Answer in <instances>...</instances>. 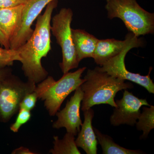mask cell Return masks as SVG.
I'll use <instances>...</instances> for the list:
<instances>
[{"mask_svg": "<svg viewBox=\"0 0 154 154\" xmlns=\"http://www.w3.org/2000/svg\"><path fill=\"white\" fill-rule=\"evenodd\" d=\"M57 4V0H53L46 6L44 14L37 17L36 27L30 38L17 49L22 59L24 74L28 81L36 84L41 82L48 75L41 61L51 49V20Z\"/></svg>", "mask_w": 154, "mask_h": 154, "instance_id": "1", "label": "cell"}, {"mask_svg": "<svg viewBox=\"0 0 154 154\" xmlns=\"http://www.w3.org/2000/svg\"><path fill=\"white\" fill-rule=\"evenodd\" d=\"M85 81L80 86L83 92L82 110L83 111L93 106L101 104L116 107L114 98L119 91L132 89L131 83L116 78L102 71L96 67L89 69L84 78Z\"/></svg>", "mask_w": 154, "mask_h": 154, "instance_id": "2", "label": "cell"}, {"mask_svg": "<svg viewBox=\"0 0 154 154\" xmlns=\"http://www.w3.org/2000/svg\"><path fill=\"white\" fill-rule=\"evenodd\" d=\"M108 19L119 18L137 37L154 33V14L146 11L136 0H106Z\"/></svg>", "mask_w": 154, "mask_h": 154, "instance_id": "3", "label": "cell"}, {"mask_svg": "<svg viewBox=\"0 0 154 154\" xmlns=\"http://www.w3.org/2000/svg\"><path fill=\"white\" fill-rule=\"evenodd\" d=\"M86 69L84 67L74 72L63 74L58 81L52 77H47L36 86L35 91L38 99L44 101L50 116H54L66 98L85 82L82 77Z\"/></svg>", "mask_w": 154, "mask_h": 154, "instance_id": "4", "label": "cell"}, {"mask_svg": "<svg viewBox=\"0 0 154 154\" xmlns=\"http://www.w3.org/2000/svg\"><path fill=\"white\" fill-rule=\"evenodd\" d=\"M73 13L72 9L63 8L51 18V31L60 46L62 61L59 65L63 74L78 67L80 62L77 57L73 41L71 28Z\"/></svg>", "mask_w": 154, "mask_h": 154, "instance_id": "5", "label": "cell"}, {"mask_svg": "<svg viewBox=\"0 0 154 154\" xmlns=\"http://www.w3.org/2000/svg\"><path fill=\"white\" fill-rule=\"evenodd\" d=\"M36 88L35 83L24 82L12 74L0 80V122H8L19 111L24 97Z\"/></svg>", "mask_w": 154, "mask_h": 154, "instance_id": "6", "label": "cell"}, {"mask_svg": "<svg viewBox=\"0 0 154 154\" xmlns=\"http://www.w3.org/2000/svg\"><path fill=\"white\" fill-rule=\"evenodd\" d=\"M143 45L141 39L135 37L119 54L107 61L99 68L112 76L136 83L145 88L150 94H154V84L150 76L152 67L150 68L148 74L142 75L129 72L125 66V61L127 54L132 48L142 47Z\"/></svg>", "mask_w": 154, "mask_h": 154, "instance_id": "7", "label": "cell"}, {"mask_svg": "<svg viewBox=\"0 0 154 154\" xmlns=\"http://www.w3.org/2000/svg\"><path fill=\"white\" fill-rule=\"evenodd\" d=\"M115 102L116 107L110 117V123L114 126L122 125L134 126L140 115L141 107L150 106L146 99H139L126 90L122 98Z\"/></svg>", "mask_w": 154, "mask_h": 154, "instance_id": "8", "label": "cell"}, {"mask_svg": "<svg viewBox=\"0 0 154 154\" xmlns=\"http://www.w3.org/2000/svg\"><path fill=\"white\" fill-rule=\"evenodd\" d=\"M53 0H27L24 5L20 28L9 40L10 48L17 49L23 45L32 35L33 22L43 9Z\"/></svg>", "mask_w": 154, "mask_h": 154, "instance_id": "9", "label": "cell"}, {"mask_svg": "<svg viewBox=\"0 0 154 154\" xmlns=\"http://www.w3.org/2000/svg\"><path fill=\"white\" fill-rule=\"evenodd\" d=\"M83 97V92L80 86L75 90L73 96L67 102L65 107L56 113L57 119L53 124L54 128H65L67 132L75 136L77 135L82 124L80 112Z\"/></svg>", "mask_w": 154, "mask_h": 154, "instance_id": "10", "label": "cell"}, {"mask_svg": "<svg viewBox=\"0 0 154 154\" xmlns=\"http://www.w3.org/2000/svg\"><path fill=\"white\" fill-rule=\"evenodd\" d=\"M135 37L136 36L129 32L124 40L114 38L99 39L93 55L94 61L96 64L102 66L107 61L119 54Z\"/></svg>", "mask_w": 154, "mask_h": 154, "instance_id": "11", "label": "cell"}, {"mask_svg": "<svg viewBox=\"0 0 154 154\" xmlns=\"http://www.w3.org/2000/svg\"><path fill=\"white\" fill-rule=\"evenodd\" d=\"M83 112L85 119L75 142L77 146L82 149L86 154H96L98 140L92 126L94 111L92 108H90Z\"/></svg>", "mask_w": 154, "mask_h": 154, "instance_id": "12", "label": "cell"}, {"mask_svg": "<svg viewBox=\"0 0 154 154\" xmlns=\"http://www.w3.org/2000/svg\"><path fill=\"white\" fill-rule=\"evenodd\" d=\"M24 5L0 8V29L9 42L20 28Z\"/></svg>", "mask_w": 154, "mask_h": 154, "instance_id": "13", "label": "cell"}, {"mask_svg": "<svg viewBox=\"0 0 154 154\" xmlns=\"http://www.w3.org/2000/svg\"><path fill=\"white\" fill-rule=\"evenodd\" d=\"M73 41L79 61L93 58L99 39L82 29H72Z\"/></svg>", "mask_w": 154, "mask_h": 154, "instance_id": "14", "label": "cell"}, {"mask_svg": "<svg viewBox=\"0 0 154 154\" xmlns=\"http://www.w3.org/2000/svg\"><path fill=\"white\" fill-rule=\"evenodd\" d=\"M97 140L101 145L103 154H141L144 152L140 150L129 149L122 147L116 143L113 138L107 135L103 134L99 130L94 128Z\"/></svg>", "mask_w": 154, "mask_h": 154, "instance_id": "15", "label": "cell"}, {"mask_svg": "<svg viewBox=\"0 0 154 154\" xmlns=\"http://www.w3.org/2000/svg\"><path fill=\"white\" fill-rule=\"evenodd\" d=\"M53 148L50 150L53 154H80L75 142V136L67 132L63 138L59 139L58 137H54Z\"/></svg>", "mask_w": 154, "mask_h": 154, "instance_id": "16", "label": "cell"}, {"mask_svg": "<svg viewBox=\"0 0 154 154\" xmlns=\"http://www.w3.org/2000/svg\"><path fill=\"white\" fill-rule=\"evenodd\" d=\"M143 107L135 125L138 131H142L143 133L141 136V139H145L151 131L154 128V106Z\"/></svg>", "mask_w": 154, "mask_h": 154, "instance_id": "17", "label": "cell"}, {"mask_svg": "<svg viewBox=\"0 0 154 154\" xmlns=\"http://www.w3.org/2000/svg\"><path fill=\"white\" fill-rule=\"evenodd\" d=\"M21 60L17 49L3 48L0 46V69L11 66L15 61L21 62Z\"/></svg>", "mask_w": 154, "mask_h": 154, "instance_id": "18", "label": "cell"}, {"mask_svg": "<svg viewBox=\"0 0 154 154\" xmlns=\"http://www.w3.org/2000/svg\"><path fill=\"white\" fill-rule=\"evenodd\" d=\"M31 117L30 111L24 108H20L16 121L11 125L10 129L14 132L17 133L23 125L30 120Z\"/></svg>", "mask_w": 154, "mask_h": 154, "instance_id": "19", "label": "cell"}, {"mask_svg": "<svg viewBox=\"0 0 154 154\" xmlns=\"http://www.w3.org/2000/svg\"><path fill=\"white\" fill-rule=\"evenodd\" d=\"M37 99L38 97L35 91L28 94L24 97L21 102L20 108H24L30 111L36 106Z\"/></svg>", "mask_w": 154, "mask_h": 154, "instance_id": "20", "label": "cell"}, {"mask_svg": "<svg viewBox=\"0 0 154 154\" xmlns=\"http://www.w3.org/2000/svg\"><path fill=\"white\" fill-rule=\"evenodd\" d=\"M27 0H0V8H12L24 5Z\"/></svg>", "mask_w": 154, "mask_h": 154, "instance_id": "21", "label": "cell"}, {"mask_svg": "<svg viewBox=\"0 0 154 154\" xmlns=\"http://www.w3.org/2000/svg\"><path fill=\"white\" fill-rule=\"evenodd\" d=\"M0 45L5 48H10L9 40L0 29Z\"/></svg>", "mask_w": 154, "mask_h": 154, "instance_id": "22", "label": "cell"}, {"mask_svg": "<svg viewBox=\"0 0 154 154\" xmlns=\"http://www.w3.org/2000/svg\"><path fill=\"white\" fill-rule=\"evenodd\" d=\"M13 154H35L30 152V150L24 147H20L19 148L14 150L12 152Z\"/></svg>", "mask_w": 154, "mask_h": 154, "instance_id": "23", "label": "cell"}, {"mask_svg": "<svg viewBox=\"0 0 154 154\" xmlns=\"http://www.w3.org/2000/svg\"><path fill=\"white\" fill-rule=\"evenodd\" d=\"M12 74V70L7 67L5 68L0 69V80Z\"/></svg>", "mask_w": 154, "mask_h": 154, "instance_id": "24", "label": "cell"}, {"mask_svg": "<svg viewBox=\"0 0 154 154\" xmlns=\"http://www.w3.org/2000/svg\"><path fill=\"white\" fill-rule=\"evenodd\" d=\"M0 46H1V45H0Z\"/></svg>", "mask_w": 154, "mask_h": 154, "instance_id": "25", "label": "cell"}]
</instances>
